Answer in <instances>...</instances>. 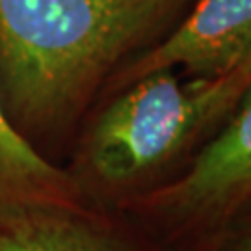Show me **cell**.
Wrapping results in <instances>:
<instances>
[{
	"label": "cell",
	"mask_w": 251,
	"mask_h": 251,
	"mask_svg": "<svg viewBox=\"0 0 251 251\" xmlns=\"http://www.w3.org/2000/svg\"><path fill=\"white\" fill-rule=\"evenodd\" d=\"M177 0H0V102L21 132L54 130Z\"/></svg>",
	"instance_id": "cell-1"
},
{
	"label": "cell",
	"mask_w": 251,
	"mask_h": 251,
	"mask_svg": "<svg viewBox=\"0 0 251 251\" xmlns=\"http://www.w3.org/2000/svg\"><path fill=\"white\" fill-rule=\"evenodd\" d=\"M216 117L206 80L182 86L173 69L149 73L126 84L93 123L82 151L86 170L108 188L134 186L175 160Z\"/></svg>",
	"instance_id": "cell-2"
},
{
	"label": "cell",
	"mask_w": 251,
	"mask_h": 251,
	"mask_svg": "<svg viewBox=\"0 0 251 251\" xmlns=\"http://www.w3.org/2000/svg\"><path fill=\"white\" fill-rule=\"evenodd\" d=\"M242 95L238 112L184 173L136 203L171 233L208 236V244H214L251 203V84Z\"/></svg>",
	"instance_id": "cell-3"
},
{
	"label": "cell",
	"mask_w": 251,
	"mask_h": 251,
	"mask_svg": "<svg viewBox=\"0 0 251 251\" xmlns=\"http://www.w3.org/2000/svg\"><path fill=\"white\" fill-rule=\"evenodd\" d=\"M251 58V0H198L162 43L125 71L123 84L182 67L198 80H222Z\"/></svg>",
	"instance_id": "cell-4"
},
{
	"label": "cell",
	"mask_w": 251,
	"mask_h": 251,
	"mask_svg": "<svg viewBox=\"0 0 251 251\" xmlns=\"http://www.w3.org/2000/svg\"><path fill=\"white\" fill-rule=\"evenodd\" d=\"M80 182L43 158L0 102V224L36 210H86Z\"/></svg>",
	"instance_id": "cell-5"
},
{
	"label": "cell",
	"mask_w": 251,
	"mask_h": 251,
	"mask_svg": "<svg viewBox=\"0 0 251 251\" xmlns=\"http://www.w3.org/2000/svg\"><path fill=\"white\" fill-rule=\"evenodd\" d=\"M0 251H128L88 210H36L0 224Z\"/></svg>",
	"instance_id": "cell-6"
},
{
	"label": "cell",
	"mask_w": 251,
	"mask_h": 251,
	"mask_svg": "<svg viewBox=\"0 0 251 251\" xmlns=\"http://www.w3.org/2000/svg\"><path fill=\"white\" fill-rule=\"evenodd\" d=\"M222 251H251V203L244 206L238 214L222 231Z\"/></svg>",
	"instance_id": "cell-7"
},
{
	"label": "cell",
	"mask_w": 251,
	"mask_h": 251,
	"mask_svg": "<svg viewBox=\"0 0 251 251\" xmlns=\"http://www.w3.org/2000/svg\"><path fill=\"white\" fill-rule=\"evenodd\" d=\"M214 90L218 97L222 100V106L229 108L238 97H242V93L251 84V58L246 63H242L236 71L227 75L222 80H212Z\"/></svg>",
	"instance_id": "cell-8"
},
{
	"label": "cell",
	"mask_w": 251,
	"mask_h": 251,
	"mask_svg": "<svg viewBox=\"0 0 251 251\" xmlns=\"http://www.w3.org/2000/svg\"><path fill=\"white\" fill-rule=\"evenodd\" d=\"M199 251H222L216 244H208V246H205V248H201Z\"/></svg>",
	"instance_id": "cell-9"
}]
</instances>
